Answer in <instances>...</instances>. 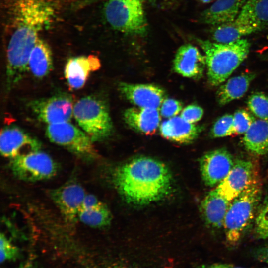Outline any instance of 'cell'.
Returning a JSON list of instances; mask_svg holds the SVG:
<instances>
[{"instance_id": "obj_11", "label": "cell", "mask_w": 268, "mask_h": 268, "mask_svg": "<svg viewBox=\"0 0 268 268\" xmlns=\"http://www.w3.org/2000/svg\"><path fill=\"white\" fill-rule=\"evenodd\" d=\"M49 194L67 220L74 222L78 220V215L86 194L79 183L75 181H69L52 190Z\"/></svg>"}, {"instance_id": "obj_38", "label": "cell", "mask_w": 268, "mask_h": 268, "mask_svg": "<svg viewBox=\"0 0 268 268\" xmlns=\"http://www.w3.org/2000/svg\"><path fill=\"white\" fill-rule=\"evenodd\" d=\"M199 0L203 3H208L212 1H213L215 0Z\"/></svg>"}, {"instance_id": "obj_8", "label": "cell", "mask_w": 268, "mask_h": 268, "mask_svg": "<svg viewBox=\"0 0 268 268\" xmlns=\"http://www.w3.org/2000/svg\"><path fill=\"white\" fill-rule=\"evenodd\" d=\"M14 175L27 182H37L56 175L58 165L52 157L41 150L10 160Z\"/></svg>"}, {"instance_id": "obj_24", "label": "cell", "mask_w": 268, "mask_h": 268, "mask_svg": "<svg viewBox=\"0 0 268 268\" xmlns=\"http://www.w3.org/2000/svg\"><path fill=\"white\" fill-rule=\"evenodd\" d=\"M237 18L257 31L268 27V0H247Z\"/></svg>"}, {"instance_id": "obj_2", "label": "cell", "mask_w": 268, "mask_h": 268, "mask_svg": "<svg viewBox=\"0 0 268 268\" xmlns=\"http://www.w3.org/2000/svg\"><path fill=\"white\" fill-rule=\"evenodd\" d=\"M113 183L128 202L144 205L161 200L171 190L172 177L161 161L148 157L135 158L115 169Z\"/></svg>"}, {"instance_id": "obj_35", "label": "cell", "mask_w": 268, "mask_h": 268, "mask_svg": "<svg viewBox=\"0 0 268 268\" xmlns=\"http://www.w3.org/2000/svg\"><path fill=\"white\" fill-rule=\"evenodd\" d=\"M253 255L258 261L268 265V245L255 250Z\"/></svg>"}, {"instance_id": "obj_12", "label": "cell", "mask_w": 268, "mask_h": 268, "mask_svg": "<svg viewBox=\"0 0 268 268\" xmlns=\"http://www.w3.org/2000/svg\"><path fill=\"white\" fill-rule=\"evenodd\" d=\"M234 163L232 155L225 148L204 154L200 159V167L205 185L210 187L218 185L228 175Z\"/></svg>"}, {"instance_id": "obj_21", "label": "cell", "mask_w": 268, "mask_h": 268, "mask_svg": "<svg viewBox=\"0 0 268 268\" xmlns=\"http://www.w3.org/2000/svg\"><path fill=\"white\" fill-rule=\"evenodd\" d=\"M256 76L254 72H246L233 77L222 84L216 92L218 104L223 106L242 97Z\"/></svg>"}, {"instance_id": "obj_19", "label": "cell", "mask_w": 268, "mask_h": 268, "mask_svg": "<svg viewBox=\"0 0 268 268\" xmlns=\"http://www.w3.org/2000/svg\"><path fill=\"white\" fill-rule=\"evenodd\" d=\"M159 109L132 107L124 113L125 123L132 129L142 134H153L161 121Z\"/></svg>"}, {"instance_id": "obj_13", "label": "cell", "mask_w": 268, "mask_h": 268, "mask_svg": "<svg viewBox=\"0 0 268 268\" xmlns=\"http://www.w3.org/2000/svg\"><path fill=\"white\" fill-rule=\"evenodd\" d=\"M256 175L252 162L237 160L226 177L215 188L221 196L231 201L256 178Z\"/></svg>"}, {"instance_id": "obj_31", "label": "cell", "mask_w": 268, "mask_h": 268, "mask_svg": "<svg viewBox=\"0 0 268 268\" xmlns=\"http://www.w3.org/2000/svg\"><path fill=\"white\" fill-rule=\"evenodd\" d=\"M233 115L234 134H244L255 120L254 117L245 109L236 111Z\"/></svg>"}, {"instance_id": "obj_39", "label": "cell", "mask_w": 268, "mask_h": 268, "mask_svg": "<svg viewBox=\"0 0 268 268\" xmlns=\"http://www.w3.org/2000/svg\"><path fill=\"white\" fill-rule=\"evenodd\" d=\"M232 268H244V267H241L233 266Z\"/></svg>"}, {"instance_id": "obj_33", "label": "cell", "mask_w": 268, "mask_h": 268, "mask_svg": "<svg viewBox=\"0 0 268 268\" xmlns=\"http://www.w3.org/2000/svg\"><path fill=\"white\" fill-rule=\"evenodd\" d=\"M203 115V110L196 104H191L184 108L180 116L187 122L195 123L200 121Z\"/></svg>"}, {"instance_id": "obj_18", "label": "cell", "mask_w": 268, "mask_h": 268, "mask_svg": "<svg viewBox=\"0 0 268 268\" xmlns=\"http://www.w3.org/2000/svg\"><path fill=\"white\" fill-rule=\"evenodd\" d=\"M247 0H216L201 15V21L216 26L234 20Z\"/></svg>"}, {"instance_id": "obj_16", "label": "cell", "mask_w": 268, "mask_h": 268, "mask_svg": "<svg viewBox=\"0 0 268 268\" xmlns=\"http://www.w3.org/2000/svg\"><path fill=\"white\" fill-rule=\"evenodd\" d=\"M100 66V60L95 55L72 57L65 65V77L70 88L79 89L84 86L90 73Z\"/></svg>"}, {"instance_id": "obj_9", "label": "cell", "mask_w": 268, "mask_h": 268, "mask_svg": "<svg viewBox=\"0 0 268 268\" xmlns=\"http://www.w3.org/2000/svg\"><path fill=\"white\" fill-rule=\"evenodd\" d=\"M29 106L38 119L48 125L69 122L73 116L72 98L64 93L32 100Z\"/></svg>"}, {"instance_id": "obj_3", "label": "cell", "mask_w": 268, "mask_h": 268, "mask_svg": "<svg viewBox=\"0 0 268 268\" xmlns=\"http://www.w3.org/2000/svg\"><path fill=\"white\" fill-rule=\"evenodd\" d=\"M197 41L206 58L208 82L213 86L225 81L247 58L250 48L249 42L242 38L229 43Z\"/></svg>"}, {"instance_id": "obj_6", "label": "cell", "mask_w": 268, "mask_h": 268, "mask_svg": "<svg viewBox=\"0 0 268 268\" xmlns=\"http://www.w3.org/2000/svg\"><path fill=\"white\" fill-rule=\"evenodd\" d=\"M104 16L114 29L132 35H143L147 23L141 0H108Z\"/></svg>"}, {"instance_id": "obj_32", "label": "cell", "mask_w": 268, "mask_h": 268, "mask_svg": "<svg viewBox=\"0 0 268 268\" xmlns=\"http://www.w3.org/2000/svg\"><path fill=\"white\" fill-rule=\"evenodd\" d=\"M182 110V103L172 98L165 99L160 107L161 115L166 118L175 117Z\"/></svg>"}, {"instance_id": "obj_26", "label": "cell", "mask_w": 268, "mask_h": 268, "mask_svg": "<svg viewBox=\"0 0 268 268\" xmlns=\"http://www.w3.org/2000/svg\"><path fill=\"white\" fill-rule=\"evenodd\" d=\"M111 219V213L104 203L94 208L81 209L78 215L80 222L94 228L107 226Z\"/></svg>"}, {"instance_id": "obj_5", "label": "cell", "mask_w": 268, "mask_h": 268, "mask_svg": "<svg viewBox=\"0 0 268 268\" xmlns=\"http://www.w3.org/2000/svg\"><path fill=\"white\" fill-rule=\"evenodd\" d=\"M73 116L82 130L94 141L108 137L113 124L105 104L92 96L83 97L73 106Z\"/></svg>"}, {"instance_id": "obj_37", "label": "cell", "mask_w": 268, "mask_h": 268, "mask_svg": "<svg viewBox=\"0 0 268 268\" xmlns=\"http://www.w3.org/2000/svg\"><path fill=\"white\" fill-rule=\"evenodd\" d=\"M233 266L225 263H217L204 267L203 268H232Z\"/></svg>"}, {"instance_id": "obj_22", "label": "cell", "mask_w": 268, "mask_h": 268, "mask_svg": "<svg viewBox=\"0 0 268 268\" xmlns=\"http://www.w3.org/2000/svg\"><path fill=\"white\" fill-rule=\"evenodd\" d=\"M243 142L251 153L263 155L268 152V120H255L244 134Z\"/></svg>"}, {"instance_id": "obj_20", "label": "cell", "mask_w": 268, "mask_h": 268, "mask_svg": "<svg viewBox=\"0 0 268 268\" xmlns=\"http://www.w3.org/2000/svg\"><path fill=\"white\" fill-rule=\"evenodd\" d=\"M230 202L221 196L216 188L205 197L201 204V210L209 226L216 229L223 227Z\"/></svg>"}, {"instance_id": "obj_30", "label": "cell", "mask_w": 268, "mask_h": 268, "mask_svg": "<svg viewBox=\"0 0 268 268\" xmlns=\"http://www.w3.org/2000/svg\"><path fill=\"white\" fill-rule=\"evenodd\" d=\"M19 249L2 233L0 235V261H15L20 257Z\"/></svg>"}, {"instance_id": "obj_28", "label": "cell", "mask_w": 268, "mask_h": 268, "mask_svg": "<svg viewBox=\"0 0 268 268\" xmlns=\"http://www.w3.org/2000/svg\"><path fill=\"white\" fill-rule=\"evenodd\" d=\"M234 134L233 115L225 114L219 118L214 124L211 130L213 137L219 138Z\"/></svg>"}, {"instance_id": "obj_14", "label": "cell", "mask_w": 268, "mask_h": 268, "mask_svg": "<svg viewBox=\"0 0 268 268\" xmlns=\"http://www.w3.org/2000/svg\"><path fill=\"white\" fill-rule=\"evenodd\" d=\"M118 88L124 97L139 108L159 109L166 97L163 88L152 84L121 82Z\"/></svg>"}, {"instance_id": "obj_4", "label": "cell", "mask_w": 268, "mask_h": 268, "mask_svg": "<svg viewBox=\"0 0 268 268\" xmlns=\"http://www.w3.org/2000/svg\"><path fill=\"white\" fill-rule=\"evenodd\" d=\"M261 196V185L255 178L231 201L223 223L225 237L231 245L237 244L251 223Z\"/></svg>"}, {"instance_id": "obj_23", "label": "cell", "mask_w": 268, "mask_h": 268, "mask_svg": "<svg viewBox=\"0 0 268 268\" xmlns=\"http://www.w3.org/2000/svg\"><path fill=\"white\" fill-rule=\"evenodd\" d=\"M28 67L31 73L38 78L44 77L52 70L53 58L51 48L46 41L40 38L31 52Z\"/></svg>"}, {"instance_id": "obj_34", "label": "cell", "mask_w": 268, "mask_h": 268, "mask_svg": "<svg viewBox=\"0 0 268 268\" xmlns=\"http://www.w3.org/2000/svg\"><path fill=\"white\" fill-rule=\"evenodd\" d=\"M102 203L94 195L86 194L82 202L81 209L94 208Z\"/></svg>"}, {"instance_id": "obj_36", "label": "cell", "mask_w": 268, "mask_h": 268, "mask_svg": "<svg viewBox=\"0 0 268 268\" xmlns=\"http://www.w3.org/2000/svg\"><path fill=\"white\" fill-rule=\"evenodd\" d=\"M16 268H35L33 261L32 258L27 259Z\"/></svg>"}, {"instance_id": "obj_25", "label": "cell", "mask_w": 268, "mask_h": 268, "mask_svg": "<svg viewBox=\"0 0 268 268\" xmlns=\"http://www.w3.org/2000/svg\"><path fill=\"white\" fill-rule=\"evenodd\" d=\"M211 31L212 38L215 42L229 43L242 39L243 36L257 31L251 25L238 18L220 25L214 26Z\"/></svg>"}, {"instance_id": "obj_10", "label": "cell", "mask_w": 268, "mask_h": 268, "mask_svg": "<svg viewBox=\"0 0 268 268\" xmlns=\"http://www.w3.org/2000/svg\"><path fill=\"white\" fill-rule=\"evenodd\" d=\"M40 141L21 128L10 126L0 132V151L2 156L10 160L40 150Z\"/></svg>"}, {"instance_id": "obj_15", "label": "cell", "mask_w": 268, "mask_h": 268, "mask_svg": "<svg viewBox=\"0 0 268 268\" xmlns=\"http://www.w3.org/2000/svg\"><path fill=\"white\" fill-rule=\"evenodd\" d=\"M206 67L204 55L197 47L190 44L180 46L173 60V68L176 72L193 79L201 78Z\"/></svg>"}, {"instance_id": "obj_27", "label": "cell", "mask_w": 268, "mask_h": 268, "mask_svg": "<svg viewBox=\"0 0 268 268\" xmlns=\"http://www.w3.org/2000/svg\"><path fill=\"white\" fill-rule=\"evenodd\" d=\"M249 110L259 119L268 120V97L262 92L252 94L247 101Z\"/></svg>"}, {"instance_id": "obj_29", "label": "cell", "mask_w": 268, "mask_h": 268, "mask_svg": "<svg viewBox=\"0 0 268 268\" xmlns=\"http://www.w3.org/2000/svg\"><path fill=\"white\" fill-rule=\"evenodd\" d=\"M255 231L259 238L268 237V194L264 197L256 216Z\"/></svg>"}, {"instance_id": "obj_17", "label": "cell", "mask_w": 268, "mask_h": 268, "mask_svg": "<svg viewBox=\"0 0 268 268\" xmlns=\"http://www.w3.org/2000/svg\"><path fill=\"white\" fill-rule=\"evenodd\" d=\"M203 127L191 123L181 116H175L163 121L159 126L161 135L172 141L187 143L199 136Z\"/></svg>"}, {"instance_id": "obj_1", "label": "cell", "mask_w": 268, "mask_h": 268, "mask_svg": "<svg viewBox=\"0 0 268 268\" xmlns=\"http://www.w3.org/2000/svg\"><path fill=\"white\" fill-rule=\"evenodd\" d=\"M11 34L6 52V83L15 86L28 70L39 35L52 24L55 8L49 0H15L10 10Z\"/></svg>"}, {"instance_id": "obj_7", "label": "cell", "mask_w": 268, "mask_h": 268, "mask_svg": "<svg viewBox=\"0 0 268 268\" xmlns=\"http://www.w3.org/2000/svg\"><path fill=\"white\" fill-rule=\"evenodd\" d=\"M46 134L52 142L84 160L91 161L97 156L89 136L69 122L48 125Z\"/></svg>"}]
</instances>
